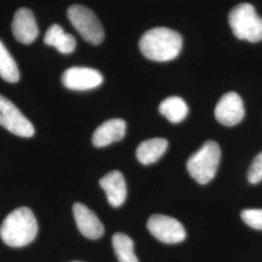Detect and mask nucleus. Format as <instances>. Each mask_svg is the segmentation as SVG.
I'll return each mask as SVG.
<instances>
[{
	"instance_id": "obj_1",
	"label": "nucleus",
	"mask_w": 262,
	"mask_h": 262,
	"mask_svg": "<svg viewBox=\"0 0 262 262\" xmlns=\"http://www.w3.org/2000/svg\"><path fill=\"white\" fill-rule=\"evenodd\" d=\"M183 40L178 32L166 28H156L146 31L139 41L143 56L154 61H169L179 56Z\"/></svg>"
},
{
	"instance_id": "obj_2",
	"label": "nucleus",
	"mask_w": 262,
	"mask_h": 262,
	"mask_svg": "<svg viewBox=\"0 0 262 262\" xmlns=\"http://www.w3.org/2000/svg\"><path fill=\"white\" fill-rule=\"evenodd\" d=\"M37 232L36 217L27 207L12 211L0 227L2 241L13 248H20L31 243L36 238Z\"/></svg>"
},
{
	"instance_id": "obj_3",
	"label": "nucleus",
	"mask_w": 262,
	"mask_h": 262,
	"mask_svg": "<svg viewBox=\"0 0 262 262\" xmlns=\"http://www.w3.org/2000/svg\"><path fill=\"white\" fill-rule=\"evenodd\" d=\"M221 160V149L215 141L209 140L187 162L189 175L200 185L215 178Z\"/></svg>"
},
{
	"instance_id": "obj_4",
	"label": "nucleus",
	"mask_w": 262,
	"mask_h": 262,
	"mask_svg": "<svg viewBox=\"0 0 262 262\" xmlns=\"http://www.w3.org/2000/svg\"><path fill=\"white\" fill-rule=\"evenodd\" d=\"M228 23L236 37L256 43L262 40V18L253 5L242 3L230 11Z\"/></svg>"
},
{
	"instance_id": "obj_5",
	"label": "nucleus",
	"mask_w": 262,
	"mask_h": 262,
	"mask_svg": "<svg viewBox=\"0 0 262 262\" xmlns=\"http://www.w3.org/2000/svg\"><path fill=\"white\" fill-rule=\"evenodd\" d=\"M68 19L84 40L99 45L104 40V30L99 19L92 10L82 5H72L67 10Z\"/></svg>"
},
{
	"instance_id": "obj_6",
	"label": "nucleus",
	"mask_w": 262,
	"mask_h": 262,
	"mask_svg": "<svg viewBox=\"0 0 262 262\" xmlns=\"http://www.w3.org/2000/svg\"><path fill=\"white\" fill-rule=\"evenodd\" d=\"M147 227L151 235L162 243H181L187 237V232L183 225L176 219L168 215H151L148 221Z\"/></svg>"
},
{
	"instance_id": "obj_7",
	"label": "nucleus",
	"mask_w": 262,
	"mask_h": 262,
	"mask_svg": "<svg viewBox=\"0 0 262 262\" xmlns=\"http://www.w3.org/2000/svg\"><path fill=\"white\" fill-rule=\"evenodd\" d=\"M0 124L10 132L29 138L35 133L32 123L7 98L0 94Z\"/></svg>"
},
{
	"instance_id": "obj_8",
	"label": "nucleus",
	"mask_w": 262,
	"mask_h": 262,
	"mask_svg": "<svg viewBox=\"0 0 262 262\" xmlns=\"http://www.w3.org/2000/svg\"><path fill=\"white\" fill-rule=\"evenodd\" d=\"M63 85L72 91H89L103 83L102 74L93 68L71 67L61 76Z\"/></svg>"
},
{
	"instance_id": "obj_9",
	"label": "nucleus",
	"mask_w": 262,
	"mask_h": 262,
	"mask_svg": "<svg viewBox=\"0 0 262 262\" xmlns=\"http://www.w3.org/2000/svg\"><path fill=\"white\" fill-rule=\"evenodd\" d=\"M216 121L225 126H233L243 121L245 109L242 98L236 93H227L220 99L215 109Z\"/></svg>"
},
{
	"instance_id": "obj_10",
	"label": "nucleus",
	"mask_w": 262,
	"mask_h": 262,
	"mask_svg": "<svg viewBox=\"0 0 262 262\" xmlns=\"http://www.w3.org/2000/svg\"><path fill=\"white\" fill-rule=\"evenodd\" d=\"M73 214L77 227L84 237L96 240L104 234V226L98 216L83 203L73 205Z\"/></svg>"
},
{
	"instance_id": "obj_11",
	"label": "nucleus",
	"mask_w": 262,
	"mask_h": 262,
	"mask_svg": "<svg viewBox=\"0 0 262 262\" xmlns=\"http://www.w3.org/2000/svg\"><path fill=\"white\" fill-rule=\"evenodd\" d=\"M12 31L19 43L29 45L37 38L39 30L33 13L27 8L18 10L12 23Z\"/></svg>"
},
{
	"instance_id": "obj_12",
	"label": "nucleus",
	"mask_w": 262,
	"mask_h": 262,
	"mask_svg": "<svg viewBox=\"0 0 262 262\" xmlns=\"http://www.w3.org/2000/svg\"><path fill=\"white\" fill-rule=\"evenodd\" d=\"M99 185L103 188L108 202L115 208L122 206L126 199V184L120 171H111L99 180Z\"/></svg>"
},
{
	"instance_id": "obj_13",
	"label": "nucleus",
	"mask_w": 262,
	"mask_h": 262,
	"mask_svg": "<svg viewBox=\"0 0 262 262\" xmlns=\"http://www.w3.org/2000/svg\"><path fill=\"white\" fill-rule=\"evenodd\" d=\"M126 123L122 119H112L100 124L93 135V144L96 148H103L114 142L122 140L125 135Z\"/></svg>"
},
{
	"instance_id": "obj_14",
	"label": "nucleus",
	"mask_w": 262,
	"mask_h": 262,
	"mask_svg": "<svg viewBox=\"0 0 262 262\" xmlns=\"http://www.w3.org/2000/svg\"><path fill=\"white\" fill-rule=\"evenodd\" d=\"M44 43L56 48L59 53L64 55L73 53L76 49L74 36L66 33L63 28L58 25H53L49 28L44 37Z\"/></svg>"
},
{
	"instance_id": "obj_15",
	"label": "nucleus",
	"mask_w": 262,
	"mask_h": 262,
	"mask_svg": "<svg viewBox=\"0 0 262 262\" xmlns=\"http://www.w3.org/2000/svg\"><path fill=\"white\" fill-rule=\"evenodd\" d=\"M168 142L163 138H154L142 142L136 150V157L142 164L149 165L159 160L167 150Z\"/></svg>"
},
{
	"instance_id": "obj_16",
	"label": "nucleus",
	"mask_w": 262,
	"mask_h": 262,
	"mask_svg": "<svg viewBox=\"0 0 262 262\" xmlns=\"http://www.w3.org/2000/svg\"><path fill=\"white\" fill-rule=\"evenodd\" d=\"M159 110L172 123L183 122L188 114L187 103L179 96H171L164 99L159 105Z\"/></svg>"
},
{
	"instance_id": "obj_17",
	"label": "nucleus",
	"mask_w": 262,
	"mask_h": 262,
	"mask_svg": "<svg viewBox=\"0 0 262 262\" xmlns=\"http://www.w3.org/2000/svg\"><path fill=\"white\" fill-rule=\"evenodd\" d=\"M113 248L119 262H139L134 253V243L123 233L113 235Z\"/></svg>"
},
{
	"instance_id": "obj_18",
	"label": "nucleus",
	"mask_w": 262,
	"mask_h": 262,
	"mask_svg": "<svg viewBox=\"0 0 262 262\" xmlns=\"http://www.w3.org/2000/svg\"><path fill=\"white\" fill-rule=\"evenodd\" d=\"M0 77L9 83H17L19 80L18 66L10 55L8 50L0 40Z\"/></svg>"
},
{
	"instance_id": "obj_19",
	"label": "nucleus",
	"mask_w": 262,
	"mask_h": 262,
	"mask_svg": "<svg viewBox=\"0 0 262 262\" xmlns=\"http://www.w3.org/2000/svg\"><path fill=\"white\" fill-rule=\"evenodd\" d=\"M241 217L250 227L262 230V209H247L241 213Z\"/></svg>"
},
{
	"instance_id": "obj_20",
	"label": "nucleus",
	"mask_w": 262,
	"mask_h": 262,
	"mask_svg": "<svg viewBox=\"0 0 262 262\" xmlns=\"http://www.w3.org/2000/svg\"><path fill=\"white\" fill-rule=\"evenodd\" d=\"M248 180L251 184L256 185L262 181V151L253 159L248 172Z\"/></svg>"
},
{
	"instance_id": "obj_21",
	"label": "nucleus",
	"mask_w": 262,
	"mask_h": 262,
	"mask_svg": "<svg viewBox=\"0 0 262 262\" xmlns=\"http://www.w3.org/2000/svg\"><path fill=\"white\" fill-rule=\"evenodd\" d=\"M74 262H80V261H74Z\"/></svg>"
}]
</instances>
